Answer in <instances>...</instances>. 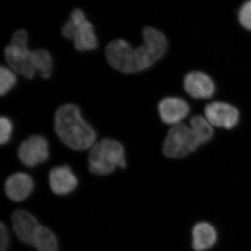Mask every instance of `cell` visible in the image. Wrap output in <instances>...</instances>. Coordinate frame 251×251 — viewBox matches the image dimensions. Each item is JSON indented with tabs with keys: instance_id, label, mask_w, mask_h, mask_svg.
<instances>
[{
	"instance_id": "15",
	"label": "cell",
	"mask_w": 251,
	"mask_h": 251,
	"mask_svg": "<svg viewBox=\"0 0 251 251\" xmlns=\"http://www.w3.org/2000/svg\"><path fill=\"white\" fill-rule=\"evenodd\" d=\"M31 247L36 251H59V242L57 236L52 229L41 225L36 232Z\"/></svg>"
},
{
	"instance_id": "2",
	"label": "cell",
	"mask_w": 251,
	"mask_h": 251,
	"mask_svg": "<svg viewBox=\"0 0 251 251\" xmlns=\"http://www.w3.org/2000/svg\"><path fill=\"white\" fill-rule=\"evenodd\" d=\"M54 129L61 141L74 150L90 149L97 139L93 127L82 118L80 108L74 104H65L57 109Z\"/></svg>"
},
{
	"instance_id": "4",
	"label": "cell",
	"mask_w": 251,
	"mask_h": 251,
	"mask_svg": "<svg viewBox=\"0 0 251 251\" xmlns=\"http://www.w3.org/2000/svg\"><path fill=\"white\" fill-rule=\"evenodd\" d=\"M4 57L10 69L27 79L34 78L36 71L34 52L28 47V34L23 29L14 33L11 44L4 50Z\"/></svg>"
},
{
	"instance_id": "17",
	"label": "cell",
	"mask_w": 251,
	"mask_h": 251,
	"mask_svg": "<svg viewBox=\"0 0 251 251\" xmlns=\"http://www.w3.org/2000/svg\"><path fill=\"white\" fill-rule=\"evenodd\" d=\"M34 52V64L37 72L42 78L48 79L52 75L53 59L49 51L45 49H36Z\"/></svg>"
},
{
	"instance_id": "1",
	"label": "cell",
	"mask_w": 251,
	"mask_h": 251,
	"mask_svg": "<svg viewBox=\"0 0 251 251\" xmlns=\"http://www.w3.org/2000/svg\"><path fill=\"white\" fill-rule=\"evenodd\" d=\"M143 44L133 48L125 39H115L105 49L110 65L119 72L133 74L151 67L164 55L168 47L166 36L153 27L143 31Z\"/></svg>"
},
{
	"instance_id": "13",
	"label": "cell",
	"mask_w": 251,
	"mask_h": 251,
	"mask_svg": "<svg viewBox=\"0 0 251 251\" xmlns=\"http://www.w3.org/2000/svg\"><path fill=\"white\" fill-rule=\"evenodd\" d=\"M185 90L194 99H209L215 91V86L211 77L204 73L193 72L184 79Z\"/></svg>"
},
{
	"instance_id": "10",
	"label": "cell",
	"mask_w": 251,
	"mask_h": 251,
	"mask_svg": "<svg viewBox=\"0 0 251 251\" xmlns=\"http://www.w3.org/2000/svg\"><path fill=\"white\" fill-rule=\"evenodd\" d=\"M50 188L57 196H67L76 189L78 179L73 173L70 167H55L49 174Z\"/></svg>"
},
{
	"instance_id": "19",
	"label": "cell",
	"mask_w": 251,
	"mask_h": 251,
	"mask_svg": "<svg viewBox=\"0 0 251 251\" xmlns=\"http://www.w3.org/2000/svg\"><path fill=\"white\" fill-rule=\"evenodd\" d=\"M12 131V122L8 117H1L0 119V143L1 145H4L9 141Z\"/></svg>"
},
{
	"instance_id": "6",
	"label": "cell",
	"mask_w": 251,
	"mask_h": 251,
	"mask_svg": "<svg viewBox=\"0 0 251 251\" xmlns=\"http://www.w3.org/2000/svg\"><path fill=\"white\" fill-rule=\"evenodd\" d=\"M199 146L191 128L181 123L173 126L168 131L163 151L168 158H179L193 153Z\"/></svg>"
},
{
	"instance_id": "8",
	"label": "cell",
	"mask_w": 251,
	"mask_h": 251,
	"mask_svg": "<svg viewBox=\"0 0 251 251\" xmlns=\"http://www.w3.org/2000/svg\"><path fill=\"white\" fill-rule=\"evenodd\" d=\"M12 229L16 238L25 245H32L36 232L40 227L39 220L25 209H17L11 214Z\"/></svg>"
},
{
	"instance_id": "21",
	"label": "cell",
	"mask_w": 251,
	"mask_h": 251,
	"mask_svg": "<svg viewBox=\"0 0 251 251\" xmlns=\"http://www.w3.org/2000/svg\"><path fill=\"white\" fill-rule=\"evenodd\" d=\"M10 245V236L7 227L4 223L0 224V251H6Z\"/></svg>"
},
{
	"instance_id": "20",
	"label": "cell",
	"mask_w": 251,
	"mask_h": 251,
	"mask_svg": "<svg viewBox=\"0 0 251 251\" xmlns=\"http://www.w3.org/2000/svg\"><path fill=\"white\" fill-rule=\"evenodd\" d=\"M239 18L243 27L251 31V0L243 5L239 11Z\"/></svg>"
},
{
	"instance_id": "18",
	"label": "cell",
	"mask_w": 251,
	"mask_h": 251,
	"mask_svg": "<svg viewBox=\"0 0 251 251\" xmlns=\"http://www.w3.org/2000/svg\"><path fill=\"white\" fill-rule=\"evenodd\" d=\"M11 69L1 66L0 68V94L4 96L8 93L17 82L16 74Z\"/></svg>"
},
{
	"instance_id": "12",
	"label": "cell",
	"mask_w": 251,
	"mask_h": 251,
	"mask_svg": "<svg viewBox=\"0 0 251 251\" xmlns=\"http://www.w3.org/2000/svg\"><path fill=\"white\" fill-rule=\"evenodd\" d=\"M190 108L187 102L178 97H167L158 105V112L162 121L171 125H176L188 116Z\"/></svg>"
},
{
	"instance_id": "11",
	"label": "cell",
	"mask_w": 251,
	"mask_h": 251,
	"mask_svg": "<svg viewBox=\"0 0 251 251\" xmlns=\"http://www.w3.org/2000/svg\"><path fill=\"white\" fill-rule=\"evenodd\" d=\"M34 188V182L30 175L25 173H16L6 179L4 185L6 196L15 202L26 201Z\"/></svg>"
},
{
	"instance_id": "14",
	"label": "cell",
	"mask_w": 251,
	"mask_h": 251,
	"mask_svg": "<svg viewBox=\"0 0 251 251\" xmlns=\"http://www.w3.org/2000/svg\"><path fill=\"white\" fill-rule=\"evenodd\" d=\"M192 247L196 251H204L210 249L217 240L216 229L208 223H198L192 231Z\"/></svg>"
},
{
	"instance_id": "3",
	"label": "cell",
	"mask_w": 251,
	"mask_h": 251,
	"mask_svg": "<svg viewBox=\"0 0 251 251\" xmlns=\"http://www.w3.org/2000/svg\"><path fill=\"white\" fill-rule=\"evenodd\" d=\"M89 170L97 175H108L117 168L126 166L123 145L117 140L104 138L94 144L88 156Z\"/></svg>"
},
{
	"instance_id": "9",
	"label": "cell",
	"mask_w": 251,
	"mask_h": 251,
	"mask_svg": "<svg viewBox=\"0 0 251 251\" xmlns=\"http://www.w3.org/2000/svg\"><path fill=\"white\" fill-rule=\"evenodd\" d=\"M206 120L213 126L232 129L239 122V111L229 104L214 102L208 104L204 109Z\"/></svg>"
},
{
	"instance_id": "5",
	"label": "cell",
	"mask_w": 251,
	"mask_h": 251,
	"mask_svg": "<svg viewBox=\"0 0 251 251\" xmlns=\"http://www.w3.org/2000/svg\"><path fill=\"white\" fill-rule=\"evenodd\" d=\"M62 34L66 39L72 40L80 52L92 50L99 45L93 25L80 9L73 10L70 18L62 26Z\"/></svg>"
},
{
	"instance_id": "16",
	"label": "cell",
	"mask_w": 251,
	"mask_h": 251,
	"mask_svg": "<svg viewBox=\"0 0 251 251\" xmlns=\"http://www.w3.org/2000/svg\"><path fill=\"white\" fill-rule=\"evenodd\" d=\"M190 128L200 145L207 143L212 138L214 134L213 126L206 117L200 115L193 117L190 121Z\"/></svg>"
},
{
	"instance_id": "7",
	"label": "cell",
	"mask_w": 251,
	"mask_h": 251,
	"mask_svg": "<svg viewBox=\"0 0 251 251\" xmlns=\"http://www.w3.org/2000/svg\"><path fill=\"white\" fill-rule=\"evenodd\" d=\"M18 156L23 164L27 167H35L44 163L49 157L47 140L41 135H31L20 145Z\"/></svg>"
}]
</instances>
